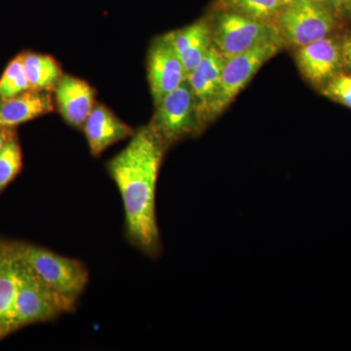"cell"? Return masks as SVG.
Masks as SVG:
<instances>
[{
  "instance_id": "obj_1",
  "label": "cell",
  "mask_w": 351,
  "mask_h": 351,
  "mask_svg": "<svg viewBox=\"0 0 351 351\" xmlns=\"http://www.w3.org/2000/svg\"><path fill=\"white\" fill-rule=\"evenodd\" d=\"M167 147L149 124L135 131L126 147L106 164L121 196L129 243L152 258L162 253L156 213L159 172Z\"/></svg>"
},
{
  "instance_id": "obj_2",
  "label": "cell",
  "mask_w": 351,
  "mask_h": 351,
  "mask_svg": "<svg viewBox=\"0 0 351 351\" xmlns=\"http://www.w3.org/2000/svg\"><path fill=\"white\" fill-rule=\"evenodd\" d=\"M18 260L14 331L39 323L50 322L75 311L78 299L50 287L19 258Z\"/></svg>"
},
{
  "instance_id": "obj_3",
  "label": "cell",
  "mask_w": 351,
  "mask_h": 351,
  "mask_svg": "<svg viewBox=\"0 0 351 351\" xmlns=\"http://www.w3.org/2000/svg\"><path fill=\"white\" fill-rule=\"evenodd\" d=\"M18 258L50 287L78 298L89 283V270L82 261L64 257L39 245L13 241Z\"/></svg>"
},
{
  "instance_id": "obj_4",
  "label": "cell",
  "mask_w": 351,
  "mask_h": 351,
  "mask_svg": "<svg viewBox=\"0 0 351 351\" xmlns=\"http://www.w3.org/2000/svg\"><path fill=\"white\" fill-rule=\"evenodd\" d=\"M284 46L298 48L329 36L336 25L331 8L313 0H291L274 23Z\"/></svg>"
},
{
  "instance_id": "obj_5",
  "label": "cell",
  "mask_w": 351,
  "mask_h": 351,
  "mask_svg": "<svg viewBox=\"0 0 351 351\" xmlns=\"http://www.w3.org/2000/svg\"><path fill=\"white\" fill-rule=\"evenodd\" d=\"M282 40L267 41L226 60L218 92L208 114V124L218 119L247 86L263 64L282 50Z\"/></svg>"
},
{
  "instance_id": "obj_6",
  "label": "cell",
  "mask_w": 351,
  "mask_h": 351,
  "mask_svg": "<svg viewBox=\"0 0 351 351\" xmlns=\"http://www.w3.org/2000/svg\"><path fill=\"white\" fill-rule=\"evenodd\" d=\"M149 124L167 149L184 138L199 135L197 108L186 80L156 104Z\"/></svg>"
},
{
  "instance_id": "obj_7",
  "label": "cell",
  "mask_w": 351,
  "mask_h": 351,
  "mask_svg": "<svg viewBox=\"0 0 351 351\" xmlns=\"http://www.w3.org/2000/svg\"><path fill=\"white\" fill-rule=\"evenodd\" d=\"M213 45L226 60L263 43L281 40L272 23L251 19L233 12H219L212 25Z\"/></svg>"
},
{
  "instance_id": "obj_8",
  "label": "cell",
  "mask_w": 351,
  "mask_h": 351,
  "mask_svg": "<svg viewBox=\"0 0 351 351\" xmlns=\"http://www.w3.org/2000/svg\"><path fill=\"white\" fill-rule=\"evenodd\" d=\"M147 78L154 105L186 82V69L164 36L152 41L147 55Z\"/></svg>"
},
{
  "instance_id": "obj_9",
  "label": "cell",
  "mask_w": 351,
  "mask_h": 351,
  "mask_svg": "<svg viewBox=\"0 0 351 351\" xmlns=\"http://www.w3.org/2000/svg\"><path fill=\"white\" fill-rule=\"evenodd\" d=\"M295 59L306 80L314 85H325L339 73L343 49L336 39L327 36L298 48Z\"/></svg>"
},
{
  "instance_id": "obj_10",
  "label": "cell",
  "mask_w": 351,
  "mask_h": 351,
  "mask_svg": "<svg viewBox=\"0 0 351 351\" xmlns=\"http://www.w3.org/2000/svg\"><path fill=\"white\" fill-rule=\"evenodd\" d=\"M225 62V58L212 45L200 64L186 76L195 97L201 133L208 125V114L218 92Z\"/></svg>"
},
{
  "instance_id": "obj_11",
  "label": "cell",
  "mask_w": 351,
  "mask_h": 351,
  "mask_svg": "<svg viewBox=\"0 0 351 351\" xmlns=\"http://www.w3.org/2000/svg\"><path fill=\"white\" fill-rule=\"evenodd\" d=\"M82 128L93 156H101L108 147L131 138L136 131L101 104L95 105Z\"/></svg>"
},
{
  "instance_id": "obj_12",
  "label": "cell",
  "mask_w": 351,
  "mask_h": 351,
  "mask_svg": "<svg viewBox=\"0 0 351 351\" xmlns=\"http://www.w3.org/2000/svg\"><path fill=\"white\" fill-rule=\"evenodd\" d=\"M55 98L64 121L75 128H82L96 105L93 87L73 75H62L55 88Z\"/></svg>"
},
{
  "instance_id": "obj_13",
  "label": "cell",
  "mask_w": 351,
  "mask_h": 351,
  "mask_svg": "<svg viewBox=\"0 0 351 351\" xmlns=\"http://www.w3.org/2000/svg\"><path fill=\"white\" fill-rule=\"evenodd\" d=\"M18 265L12 240L0 239V341L14 331Z\"/></svg>"
},
{
  "instance_id": "obj_14",
  "label": "cell",
  "mask_w": 351,
  "mask_h": 351,
  "mask_svg": "<svg viewBox=\"0 0 351 351\" xmlns=\"http://www.w3.org/2000/svg\"><path fill=\"white\" fill-rule=\"evenodd\" d=\"M180 58L186 73L200 64L213 45L212 25L206 19L163 34Z\"/></svg>"
},
{
  "instance_id": "obj_15",
  "label": "cell",
  "mask_w": 351,
  "mask_h": 351,
  "mask_svg": "<svg viewBox=\"0 0 351 351\" xmlns=\"http://www.w3.org/2000/svg\"><path fill=\"white\" fill-rule=\"evenodd\" d=\"M54 110L50 91L27 90L0 101V127L16 128L20 124L48 114Z\"/></svg>"
},
{
  "instance_id": "obj_16",
  "label": "cell",
  "mask_w": 351,
  "mask_h": 351,
  "mask_svg": "<svg viewBox=\"0 0 351 351\" xmlns=\"http://www.w3.org/2000/svg\"><path fill=\"white\" fill-rule=\"evenodd\" d=\"M23 63L29 89L52 91L63 73L54 58L39 53H24Z\"/></svg>"
},
{
  "instance_id": "obj_17",
  "label": "cell",
  "mask_w": 351,
  "mask_h": 351,
  "mask_svg": "<svg viewBox=\"0 0 351 351\" xmlns=\"http://www.w3.org/2000/svg\"><path fill=\"white\" fill-rule=\"evenodd\" d=\"M291 0H217L215 9L218 12H233L251 19L274 24L277 16Z\"/></svg>"
},
{
  "instance_id": "obj_18",
  "label": "cell",
  "mask_w": 351,
  "mask_h": 351,
  "mask_svg": "<svg viewBox=\"0 0 351 351\" xmlns=\"http://www.w3.org/2000/svg\"><path fill=\"white\" fill-rule=\"evenodd\" d=\"M22 168V147L16 135L0 152V195L19 175Z\"/></svg>"
},
{
  "instance_id": "obj_19",
  "label": "cell",
  "mask_w": 351,
  "mask_h": 351,
  "mask_svg": "<svg viewBox=\"0 0 351 351\" xmlns=\"http://www.w3.org/2000/svg\"><path fill=\"white\" fill-rule=\"evenodd\" d=\"M27 90H29V82L21 54L7 64L3 73L0 76V101L17 96Z\"/></svg>"
},
{
  "instance_id": "obj_20",
  "label": "cell",
  "mask_w": 351,
  "mask_h": 351,
  "mask_svg": "<svg viewBox=\"0 0 351 351\" xmlns=\"http://www.w3.org/2000/svg\"><path fill=\"white\" fill-rule=\"evenodd\" d=\"M322 93L351 108V75L338 73L323 86Z\"/></svg>"
},
{
  "instance_id": "obj_21",
  "label": "cell",
  "mask_w": 351,
  "mask_h": 351,
  "mask_svg": "<svg viewBox=\"0 0 351 351\" xmlns=\"http://www.w3.org/2000/svg\"><path fill=\"white\" fill-rule=\"evenodd\" d=\"M17 135L16 128H7V127H0V152L5 147L7 143L13 137Z\"/></svg>"
},
{
  "instance_id": "obj_22",
  "label": "cell",
  "mask_w": 351,
  "mask_h": 351,
  "mask_svg": "<svg viewBox=\"0 0 351 351\" xmlns=\"http://www.w3.org/2000/svg\"><path fill=\"white\" fill-rule=\"evenodd\" d=\"M313 1L319 2V3L324 4L330 8L338 9L341 6L345 5L343 0H313Z\"/></svg>"
},
{
  "instance_id": "obj_23",
  "label": "cell",
  "mask_w": 351,
  "mask_h": 351,
  "mask_svg": "<svg viewBox=\"0 0 351 351\" xmlns=\"http://www.w3.org/2000/svg\"><path fill=\"white\" fill-rule=\"evenodd\" d=\"M341 49H343V52L351 53V34L341 44Z\"/></svg>"
},
{
  "instance_id": "obj_24",
  "label": "cell",
  "mask_w": 351,
  "mask_h": 351,
  "mask_svg": "<svg viewBox=\"0 0 351 351\" xmlns=\"http://www.w3.org/2000/svg\"><path fill=\"white\" fill-rule=\"evenodd\" d=\"M343 63L348 64L351 69V53L343 52Z\"/></svg>"
},
{
  "instance_id": "obj_25",
  "label": "cell",
  "mask_w": 351,
  "mask_h": 351,
  "mask_svg": "<svg viewBox=\"0 0 351 351\" xmlns=\"http://www.w3.org/2000/svg\"><path fill=\"white\" fill-rule=\"evenodd\" d=\"M348 5H351V0H348Z\"/></svg>"
},
{
  "instance_id": "obj_26",
  "label": "cell",
  "mask_w": 351,
  "mask_h": 351,
  "mask_svg": "<svg viewBox=\"0 0 351 351\" xmlns=\"http://www.w3.org/2000/svg\"><path fill=\"white\" fill-rule=\"evenodd\" d=\"M343 3L348 4V0H343Z\"/></svg>"
}]
</instances>
